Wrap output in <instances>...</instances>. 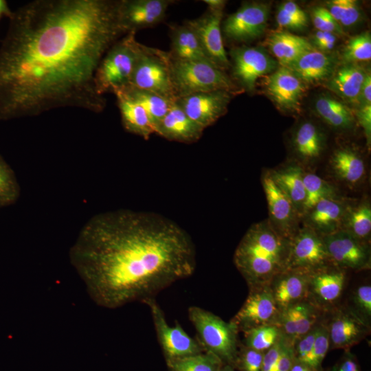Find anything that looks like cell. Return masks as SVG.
I'll return each mask as SVG.
<instances>
[{"mask_svg": "<svg viewBox=\"0 0 371 371\" xmlns=\"http://www.w3.org/2000/svg\"><path fill=\"white\" fill-rule=\"evenodd\" d=\"M120 1L36 0L11 13L0 47V119L64 107L101 112L95 74L126 34Z\"/></svg>", "mask_w": 371, "mask_h": 371, "instance_id": "6da1fadb", "label": "cell"}, {"mask_svg": "<svg viewBox=\"0 0 371 371\" xmlns=\"http://www.w3.org/2000/svg\"><path fill=\"white\" fill-rule=\"evenodd\" d=\"M69 260L96 304L115 309L144 303L191 276L196 249L189 234L161 214L117 210L90 218Z\"/></svg>", "mask_w": 371, "mask_h": 371, "instance_id": "7a4b0ae2", "label": "cell"}, {"mask_svg": "<svg viewBox=\"0 0 371 371\" xmlns=\"http://www.w3.org/2000/svg\"><path fill=\"white\" fill-rule=\"evenodd\" d=\"M289 240L278 234L269 222L253 225L234 255V264L249 289L269 286L286 269Z\"/></svg>", "mask_w": 371, "mask_h": 371, "instance_id": "3957f363", "label": "cell"}, {"mask_svg": "<svg viewBox=\"0 0 371 371\" xmlns=\"http://www.w3.org/2000/svg\"><path fill=\"white\" fill-rule=\"evenodd\" d=\"M170 63L176 99L202 92L224 91L234 95L239 91L224 70L210 61L181 60L170 55Z\"/></svg>", "mask_w": 371, "mask_h": 371, "instance_id": "277c9868", "label": "cell"}, {"mask_svg": "<svg viewBox=\"0 0 371 371\" xmlns=\"http://www.w3.org/2000/svg\"><path fill=\"white\" fill-rule=\"evenodd\" d=\"M188 318L196 332V340L204 351L218 357L223 364L234 368L238 352V327L199 306L188 310Z\"/></svg>", "mask_w": 371, "mask_h": 371, "instance_id": "5b68a950", "label": "cell"}, {"mask_svg": "<svg viewBox=\"0 0 371 371\" xmlns=\"http://www.w3.org/2000/svg\"><path fill=\"white\" fill-rule=\"evenodd\" d=\"M139 43L131 32L115 42L102 58L95 74L98 93H115L130 85Z\"/></svg>", "mask_w": 371, "mask_h": 371, "instance_id": "8992f818", "label": "cell"}, {"mask_svg": "<svg viewBox=\"0 0 371 371\" xmlns=\"http://www.w3.org/2000/svg\"><path fill=\"white\" fill-rule=\"evenodd\" d=\"M129 85L175 102L169 52L139 43Z\"/></svg>", "mask_w": 371, "mask_h": 371, "instance_id": "52a82bcc", "label": "cell"}, {"mask_svg": "<svg viewBox=\"0 0 371 371\" xmlns=\"http://www.w3.org/2000/svg\"><path fill=\"white\" fill-rule=\"evenodd\" d=\"M144 303L150 308L157 341L166 362L205 352L199 341L191 337L179 323L176 322L175 326L168 325L155 297Z\"/></svg>", "mask_w": 371, "mask_h": 371, "instance_id": "ba28073f", "label": "cell"}, {"mask_svg": "<svg viewBox=\"0 0 371 371\" xmlns=\"http://www.w3.org/2000/svg\"><path fill=\"white\" fill-rule=\"evenodd\" d=\"M333 265L322 236L308 226L297 230L289 240L285 269H298L311 273Z\"/></svg>", "mask_w": 371, "mask_h": 371, "instance_id": "9c48e42d", "label": "cell"}, {"mask_svg": "<svg viewBox=\"0 0 371 371\" xmlns=\"http://www.w3.org/2000/svg\"><path fill=\"white\" fill-rule=\"evenodd\" d=\"M270 13L269 3L245 2L229 15L222 25L225 37L235 42H247L260 36L267 25Z\"/></svg>", "mask_w": 371, "mask_h": 371, "instance_id": "30bf717a", "label": "cell"}, {"mask_svg": "<svg viewBox=\"0 0 371 371\" xmlns=\"http://www.w3.org/2000/svg\"><path fill=\"white\" fill-rule=\"evenodd\" d=\"M232 76L239 85L248 91L254 89L257 80L273 73L278 67V62L258 47H238L230 51Z\"/></svg>", "mask_w": 371, "mask_h": 371, "instance_id": "8fae6325", "label": "cell"}, {"mask_svg": "<svg viewBox=\"0 0 371 371\" xmlns=\"http://www.w3.org/2000/svg\"><path fill=\"white\" fill-rule=\"evenodd\" d=\"M279 309L269 286L249 289V293L239 311L231 319L239 331L277 324Z\"/></svg>", "mask_w": 371, "mask_h": 371, "instance_id": "7c38bea8", "label": "cell"}, {"mask_svg": "<svg viewBox=\"0 0 371 371\" xmlns=\"http://www.w3.org/2000/svg\"><path fill=\"white\" fill-rule=\"evenodd\" d=\"M322 238L333 265L355 270L370 268V253L367 243L341 229Z\"/></svg>", "mask_w": 371, "mask_h": 371, "instance_id": "4fadbf2b", "label": "cell"}, {"mask_svg": "<svg viewBox=\"0 0 371 371\" xmlns=\"http://www.w3.org/2000/svg\"><path fill=\"white\" fill-rule=\"evenodd\" d=\"M223 15V10L208 9L201 16L186 22L196 33L207 58L216 66L224 70L230 66V61L222 38Z\"/></svg>", "mask_w": 371, "mask_h": 371, "instance_id": "5bb4252c", "label": "cell"}, {"mask_svg": "<svg viewBox=\"0 0 371 371\" xmlns=\"http://www.w3.org/2000/svg\"><path fill=\"white\" fill-rule=\"evenodd\" d=\"M232 95L224 91L196 93L178 98L175 102L205 129L226 113Z\"/></svg>", "mask_w": 371, "mask_h": 371, "instance_id": "9a60e30c", "label": "cell"}, {"mask_svg": "<svg viewBox=\"0 0 371 371\" xmlns=\"http://www.w3.org/2000/svg\"><path fill=\"white\" fill-rule=\"evenodd\" d=\"M170 0H120L119 13L126 33L153 27L165 18Z\"/></svg>", "mask_w": 371, "mask_h": 371, "instance_id": "2e32d148", "label": "cell"}, {"mask_svg": "<svg viewBox=\"0 0 371 371\" xmlns=\"http://www.w3.org/2000/svg\"><path fill=\"white\" fill-rule=\"evenodd\" d=\"M262 181L272 222L270 224L278 234L290 240L297 232L295 221L298 213L269 172L263 176Z\"/></svg>", "mask_w": 371, "mask_h": 371, "instance_id": "e0dca14e", "label": "cell"}, {"mask_svg": "<svg viewBox=\"0 0 371 371\" xmlns=\"http://www.w3.org/2000/svg\"><path fill=\"white\" fill-rule=\"evenodd\" d=\"M265 81L266 91L281 109L296 111L306 90V84L290 69L280 66Z\"/></svg>", "mask_w": 371, "mask_h": 371, "instance_id": "ac0fdd59", "label": "cell"}, {"mask_svg": "<svg viewBox=\"0 0 371 371\" xmlns=\"http://www.w3.org/2000/svg\"><path fill=\"white\" fill-rule=\"evenodd\" d=\"M346 281L344 269L330 265L311 273L308 300L316 307L325 308L340 297Z\"/></svg>", "mask_w": 371, "mask_h": 371, "instance_id": "d6986e66", "label": "cell"}, {"mask_svg": "<svg viewBox=\"0 0 371 371\" xmlns=\"http://www.w3.org/2000/svg\"><path fill=\"white\" fill-rule=\"evenodd\" d=\"M319 308L308 300L293 304L279 313L276 326L291 345L316 324Z\"/></svg>", "mask_w": 371, "mask_h": 371, "instance_id": "ffe728a7", "label": "cell"}, {"mask_svg": "<svg viewBox=\"0 0 371 371\" xmlns=\"http://www.w3.org/2000/svg\"><path fill=\"white\" fill-rule=\"evenodd\" d=\"M311 273L298 269H284L271 281L269 287L279 311L308 297Z\"/></svg>", "mask_w": 371, "mask_h": 371, "instance_id": "44dd1931", "label": "cell"}, {"mask_svg": "<svg viewBox=\"0 0 371 371\" xmlns=\"http://www.w3.org/2000/svg\"><path fill=\"white\" fill-rule=\"evenodd\" d=\"M330 346L348 350L361 340L368 331V325L352 311L339 310L326 325Z\"/></svg>", "mask_w": 371, "mask_h": 371, "instance_id": "7402d4cb", "label": "cell"}, {"mask_svg": "<svg viewBox=\"0 0 371 371\" xmlns=\"http://www.w3.org/2000/svg\"><path fill=\"white\" fill-rule=\"evenodd\" d=\"M203 131L174 102L155 128V133L170 141L191 144L201 137Z\"/></svg>", "mask_w": 371, "mask_h": 371, "instance_id": "603a6c76", "label": "cell"}, {"mask_svg": "<svg viewBox=\"0 0 371 371\" xmlns=\"http://www.w3.org/2000/svg\"><path fill=\"white\" fill-rule=\"evenodd\" d=\"M335 65L333 56L313 48L286 68L304 84H313L328 80L336 69Z\"/></svg>", "mask_w": 371, "mask_h": 371, "instance_id": "cb8c5ba5", "label": "cell"}, {"mask_svg": "<svg viewBox=\"0 0 371 371\" xmlns=\"http://www.w3.org/2000/svg\"><path fill=\"white\" fill-rule=\"evenodd\" d=\"M347 205L335 198L319 201L306 214L308 225L321 236L341 229Z\"/></svg>", "mask_w": 371, "mask_h": 371, "instance_id": "d4e9b609", "label": "cell"}, {"mask_svg": "<svg viewBox=\"0 0 371 371\" xmlns=\"http://www.w3.org/2000/svg\"><path fill=\"white\" fill-rule=\"evenodd\" d=\"M265 43L282 67H288L301 55L314 47L306 38L287 31L271 32Z\"/></svg>", "mask_w": 371, "mask_h": 371, "instance_id": "484cf974", "label": "cell"}, {"mask_svg": "<svg viewBox=\"0 0 371 371\" xmlns=\"http://www.w3.org/2000/svg\"><path fill=\"white\" fill-rule=\"evenodd\" d=\"M366 71L357 63H345L336 68L326 87L346 101L358 103Z\"/></svg>", "mask_w": 371, "mask_h": 371, "instance_id": "4316f807", "label": "cell"}, {"mask_svg": "<svg viewBox=\"0 0 371 371\" xmlns=\"http://www.w3.org/2000/svg\"><path fill=\"white\" fill-rule=\"evenodd\" d=\"M170 38L171 49L169 54L173 58L210 61L204 53L196 33L186 22L183 25L171 26Z\"/></svg>", "mask_w": 371, "mask_h": 371, "instance_id": "83f0119b", "label": "cell"}, {"mask_svg": "<svg viewBox=\"0 0 371 371\" xmlns=\"http://www.w3.org/2000/svg\"><path fill=\"white\" fill-rule=\"evenodd\" d=\"M114 94L124 129L148 140L155 133V128L145 110L122 92L117 91Z\"/></svg>", "mask_w": 371, "mask_h": 371, "instance_id": "f1b7e54d", "label": "cell"}, {"mask_svg": "<svg viewBox=\"0 0 371 371\" xmlns=\"http://www.w3.org/2000/svg\"><path fill=\"white\" fill-rule=\"evenodd\" d=\"M330 164L335 175L350 186L358 184L366 175V166L363 158L349 148L335 150L331 156Z\"/></svg>", "mask_w": 371, "mask_h": 371, "instance_id": "f546056e", "label": "cell"}, {"mask_svg": "<svg viewBox=\"0 0 371 371\" xmlns=\"http://www.w3.org/2000/svg\"><path fill=\"white\" fill-rule=\"evenodd\" d=\"M279 188L292 202L298 214H303L305 201L304 174L301 167L291 165L269 172Z\"/></svg>", "mask_w": 371, "mask_h": 371, "instance_id": "4dcf8cb0", "label": "cell"}, {"mask_svg": "<svg viewBox=\"0 0 371 371\" xmlns=\"http://www.w3.org/2000/svg\"><path fill=\"white\" fill-rule=\"evenodd\" d=\"M315 110L328 124L340 130L353 127L355 113L344 102L329 95H319L315 101Z\"/></svg>", "mask_w": 371, "mask_h": 371, "instance_id": "1f68e13d", "label": "cell"}, {"mask_svg": "<svg viewBox=\"0 0 371 371\" xmlns=\"http://www.w3.org/2000/svg\"><path fill=\"white\" fill-rule=\"evenodd\" d=\"M293 146L301 160L306 162L313 161L322 153L323 135L313 123L305 122L296 130L293 138Z\"/></svg>", "mask_w": 371, "mask_h": 371, "instance_id": "d6a6232c", "label": "cell"}, {"mask_svg": "<svg viewBox=\"0 0 371 371\" xmlns=\"http://www.w3.org/2000/svg\"><path fill=\"white\" fill-rule=\"evenodd\" d=\"M118 91L122 92L145 110L155 128H155L168 112L170 104L174 102L154 92L139 89L131 85H128Z\"/></svg>", "mask_w": 371, "mask_h": 371, "instance_id": "836d02e7", "label": "cell"}, {"mask_svg": "<svg viewBox=\"0 0 371 371\" xmlns=\"http://www.w3.org/2000/svg\"><path fill=\"white\" fill-rule=\"evenodd\" d=\"M344 229L357 240L366 243L371 231V207L368 202L347 206L342 221Z\"/></svg>", "mask_w": 371, "mask_h": 371, "instance_id": "e575fe53", "label": "cell"}, {"mask_svg": "<svg viewBox=\"0 0 371 371\" xmlns=\"http://www.w3.org/2000/svg\"><path fill=\"white\" fill-rule=\"evenodd\" d=\"M168 371H221L222 361L209 352L174 359L166 362Z\"/></svg>", "mask_w": 371, "mask_h": 371, "instance_id": "d590c367", "label": "cell"}, {"mask_svg": "<svg viewBox=\"0 0 371 371\" xmlns=\"http://www.w3.org/2000/svg\"><path fill=\"white\" fill-rule=\"evenodd\" d=\"M305 201L303 214H306L319 201L328 198H335V190L328 182L313 173L304 174Z\"/></svg>", "mask_w": 371, "mask_h": 371, "instance_id": "8d00e7d4", "label": "cell"}, {"mask_svg": "<svg viewBox=\"0 0 371 371\" xmlns=\"http://www.w3.org/2000/svg\"><path fill=\"white\" fill-rule=\"evenodd\" d=\"M244 346L260 352H266L280 338L281 333L276 325L260 326L243 331Z\"/></svg>", "mask_w": 371, "mask_h": 371, "instance_id": "74e56055", "label": "cell"}, {"mask_svg": "<svg viewBox=\"0 0 371 371\" xmlns=\"http://www.w3.org/2000/svg\"><path fill=\"white\" fill-rule=\"evenodd\" d=\"M307 13L297 3L286 1L278 8L276 22L281 29L300 31L308 25Z\"/></svg>", "mask_w": 371, "mask_h": 371, "instance_id": "f35d334b", "label": "cell"}, {"mask_svg": "<svg viewBox=\"0 0 371 371\" xmlns=\"http://www.w3.org/2000/svg\"><path fill=\"white\" fill-rule=\"evenodd\" d=\"M325 8L342 28L355 25L361 16L359 3L355 0L328 1Z\"/></svg>", "mask_w": 371, "mask_h": 371, "instance_id": "ab89813d", "label": "cell"}, {"mask_svg": "<svg viewBox=\"0 0 371 371\" xmlns=\"http://www.w3.org/2000/svg\"><path fill=\"white\" fill-rule=\"evenodd\" d=\"M345 63H357L371 59V36L369 32L351 37L342 52Z\"/></svg>", "mask_w": 371, "mask_h": 371, "instance_id": "60d3db41", "label": "cell"}, {"mask_svg": "<svg viewBox=\"0 0 371 371\" xmlns=\"http://www.w3.org/2000/svg\"><path fill=\"white\" fill-rule=\"evenodd\" d=\"M20 196V186L12 169L0 156V208L14 204Z\"/></svg>", "mask_w": 371, "mask_h": 371, "instance_id": "b9f144b4", "label": "cell"}, {"mask_svg": "<svg viewBox=\"0 0 371 371\" xmlns=\"http://www.w3.org/2000/svg\"><path fill=\"white\" fill-rule=\"evenodd\" d=\"M330 348V339L326 325L317 324V331L313 343L309 366L320 371L322 363Z\"/></svg>", "mask_w": 371, "mask_h": 371, "instance_id": "7bdbcfd3", "label": "cell"}, {"mask_svg": "<svg viewBox=\"0 0 371 371\" xmlns=\"http://www.w3.org/2000/svg\"><path fill=\"white\" fill-rule=\"evenodd\" d=\"M311 19L317 30L331 32L335 35H342L344 33L343 28L324 7H313L311 11Z\"/></svg>", "mask_w": 371, "mask_h": 371, "instance_id": "ee69618b", "label": "cell"}, {"mask_svg": "<svg viewBox=\"0 0 371 371\" xmlns=\"http://www.w3.org/2000/svg\"><path fill=\"white\" fill-rule=\"evenodd\" d=\"M352 301L355 308L352 311L368 325L371 318V286H359L353 293Z\"/></svg>", "mask_w": 371, "mask_h": 371, "instance_id": "f6af8a7d", "label": "cell"}, {"mask_svg": "<svg viewBox=\"0 0 371 371\" xmlns=\"http://www.w3.org/2000/svg\"><path fill=\"white\" fill-rule=\"evenodd\" d=\"M264 353L242 346L238 349L234 368L240 371H261Z\"/></svg>", "mask_w": 371, "mask_h": 371, "instance_id": "bcb514c9", "label": "cell"}, {"mask_svg": "<svg viewBox=\"0 0 371 371\" xmlns=\"http://www.w3.org/2000/svg\"><path fill=\"white\" fill-rule=\"evenodd\" d=\"M317 331V324L306 334L297 339L293 346L295 360L309 366Z\"/></svg>", "mask_w": 371, "mask_h": 371, "instance_id": "7dc6e473", "label": "cell"}, {"mask_svg": "<svg viewBox=\"0 0 371 371\" xmlns=\"http://www.w3.org/2000/svg\"><path fill=\"white\" fill-rule=\"evenodd\" d=\"M337 42V35L324 31L317 30L312 37L313 47L322 52L331 51Z\"/></svg>", "mask_w": 371, "mask_h": 371, "instance_id": "c3c4849f", "label": "cell"}, {"mask_svg": "<svg viewBox=\"0 0 371 371\" xmlns=\"http://www.w3.org/2000/svg\"><path fill=\"white\" fill-rule=\"evenodd\" d=\"M283 338L281 335L279 340L264 353L261 371H274L275 367L281 352Z\"/></svg>", "mask_w": 371, "mask_h": 371, "instance_id": "681fc988", "label": "cell"}, {"mask_svg": "<svg viewBox=\"0 0 371 371\" xmlns=\"http://www.w3.org/2000/svg\"><path fill=\"white\" fill-rule=\"evenodd\" d=\"M355 114L358 122L363 129L367 145L370 146L371 140V104L359 106Z\"/></svg>", "mask_w": 371, "mask_h": 371, "instance_id": "f907efd6", "label": "cell"}, {"mask_svg": "<svg viewBox=\"0 0 371 371\" xmlns=\"http://www.w3.org/2000/svg\"><path fill=\"white\" fill-rule=\"evenodd\" d=\"M332 371H360L358 363L352 354L347 352Z\"/></svg>", "mask_w": 371, "mask_h": 371, "instance_id": "816d5d0a", "label": "cell"}, {"mask_svg": "<svg viewBox=\"0 0 371 371\" xmlns=\"http://www.w3.org/2000/svg\"><path fill=\"white\" fill-rule=\"evenodd\" d=\"M359 106L371 104V75L367 72L359 93Z\"/></svg>", "mask_w": 371, "mask_h": 371, "instance_id": "f5cc1de1", "label": "cell"}, {"mask_svg": "<svg viewBox=\"0 0 371 371\" xmlns=\"http://www.w3.org/2000/svg\"><path fill=\"white\" fill-rule=\"evenodd\" d=\"M208 9L212 10H223L226 4V1L224 0H203Z\"/></svg>", "mask_w": 371, "mask_h": 371, "instance_id": "db71d44e", "label": "cell"}, {"mask_svg": "<svg viewBox=\"0 0 371 371\" xmlns=\"http://www.w3.org/2000/svg\"><path fill=\"white\" fill-rule=\"evenodd\" d=\"M289 371H315V370L311 368L310 366L295 360L293 364L292 365Z\"/></svg>", "mask_w": 371, "mask_h": 371, "instance_id": "11a10c76", "label": "cell"}, {"mask_svg": "<svg viewBox=\"0 0 371 371\" xmlns=\"http://www.w3.org/2000/svg\"><path fill=\"white\" fill-rule=\"evenodd\" d=\"M6 14L10 16L11 12L9 11L5 1L0 0V14Z\"/></svg>", "mask_w": 371, "mask_h": 371, "instance_id": "9f6ffc18", "label": "cell"}, {"mask_svg": "<svg viewBox=\"0 0 371 371\" xmlns=\"http://www.w3.org/2000/svg\"><path fill=\"white\" fill-rule=\"evenodd\" d=\"M221 371H235L234 368L229 365L224 364L221 370Z\"/></svg>", "mask_w": 371, "mask_h": 371, "instance_id": "6f0895ef", "label": "cell"}]
</instances>
